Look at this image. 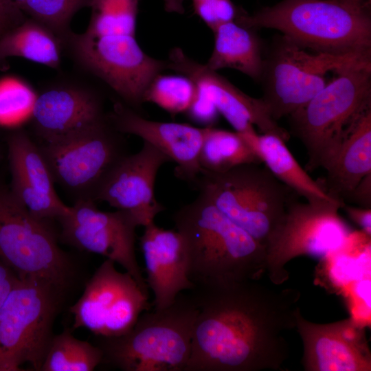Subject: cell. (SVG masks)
<instances>
[{
    "mask_svg": "<svg viewBox=\"0 0 371 371\" xmlns=\"http://www.w3.org/2000/svg\"><path fill=\"white\" fill-rule=\"evenodd\" d=\"M191 291L199 311L185 371L282 368L289 356L284 333L295 328L298 291L249 280Z\"/></svg>",
    "mask_w": 371,
    "mask_h": 371,
    "instance_id": "cell-1",
    "label": "cell"
},
{
    "mask_svg": "<svg viewBox=\"0 0 371 371\" xmlns=\"http://www.w3.org/2000/svg\"><path fill=\"white\" fill-rule=\"evenodd\" d=\"M172 220L185 243L194 289L258 280L267 271L265 247L204 195L177 210Z\"/></svg>",
    "mask_w": 371,
    "mask_h": 371,
    "instance_id": "cell-2",
    "label": "cell"
},
{
    "mask_svg": "<svg viewBox=\"0 0 371 371\" xmlns=\"http://www.w3.org/2000/svg\"><path fill=\"white\" fill-rule=\"evenodd\" d=\"M370 7L333 0H282L235 21L280 31L304 49L335 56L371 58Z\"/></svg>",
    "mask_w": 371,
    "mask_h": 371,
    "instance_id": "cell-3",
    "label": "cell"
},
{
    "mask_svg": "<svg viewBox=\"0 0 371 371\" xmlns=\"http://www.w3.org/2000/svg\"><path fill=\"white\" fill-rule=\"evenodd\" d=\"M333 78L289 117L290 129L305 147L306 170H325L350 126L371 106V60H359L335 71Z\"/></svg>",
    "mask_w": 371,
    "mask_h": 371,
    "instance_id": "cell-4",
    "label": "cell"
},
{
    "mask_svg": "<svg viewBox=\"0 0 371 371\" xmlns=\"http://www.w3.org/2000/svg\"><path fill=\"white\" fill-rule=\"evenodd\" d=\"M198 307L179 294L163 309L146 311L125 334L102 337L103 359L124 371H185Z\"/></svg>",
    "mask_w": 371,
    "mask_h": 371,
    "instance_id": "cell-5",
    "label": "cell"
},
{
    "mask_svg": "<svg viewBox=\"0 0 371 371\" xmlns=\"http://www.w3.org/2000/svg\"><path fill=\"white\" fill-rule=\"evenodd\" d=\"M193 186L265 248L282 222L291 201V190L266 166L256 164L223 172L201 170Z\"/></svg>",
    "mask_w": 371,
    "mask_h": 371,
    "instance_id": "cell-6",
    "label": "cell"
},
{
    "mask_svg": "<svg viewBox=\"0 0 371 371\" xmlns=\"http://www.w3.org/2000/svg\"><path fill=\"white\" fill-rule=\"evenodd\" d=\"M63 293L43 280H21L0 307V371L24 363L41 371Z\"/></svg>",
    "mask_w": 371,
    "mask_h": 371,
    "instance_id": "cell-7",
    "label": "cell"
},
{
    "mask_svg": "<svg viewBox=\"0 0 371 371\" xmlns=\"http://www.w3.org/2000/svg\"><path fill=\"white\" fill-rule=\"evenodd\" d=\"M74 63L113 90L121 102L139 113L148 86L168 69L166 60L146 54L135 36L90 37L73 31L64 43Z\"/></svg>",
    "mask_w": 371,
    "mask_h": 371,
    "instance_id": "cell-8",
    "label": "cell"
},
{
    "mask_svg": "<svg viewBox=\"0 0 371 371\" xmlns=\"http://www.w3.org/2000/svg\"><path fill=\"white\" fill-rule=\"evenodd\" d=\"M0 258L21 279L43 280L64 291L74 275L49 221L32 214L10 190L1 188Z\"/></svg>",
    "mask_w": 371,
    "mask_h": 371,
    "instance_id": "cell-9",
    "label": "cell"
},
{
    "mask_svg": "<svg viewBox=\"0 0 371 371\" xmlns=\"http://www.w3.org/2000/svg\"><path fill=\"white\" fill-rule=\"evenodd\" d=\"M371 58L311 54L288 37L272 42L264 58L259 82L261 97L273 120L289 116L306 104L328 82L326 74L350 63Z\"/></svg>",
    "mask_w": 371,
    "mask_h": 371,
    "instance_id": "cell-10",
    "label": "cell"
},
{
    "mask_svg": "<svg viewBox=\"0 0 371 371\" xmlns=\"http://www.w3.org/2000/svg\"><path fill=\"white\" fill-rule=\"evenodd\" d=\"M106 118L62 139L45 143L41 150L55 183L76 199L95 201L111 171L126 155L125 141Z\"/></svg>",
    "mask_w": 371,
    "mask_h": 371,
    "instance_id": "cell-11",
    "label": "cell"
},
{
    "mask_svg": "<svg viewBox=\"0 0 371 371\" xmlns=\"http://www.w3.org/2000/svg\"><path fill=\"white\" fill-rule=\"evenodd\" d=\"M344 205L289 202L282 222L265 247L267 271L272 283L285 282V266L303 255L324 256L340 249L349 228L339 214Z\"/></svg>",
    "mask_w": 371,
    "mask_h": 371,
    "instance_id": "cell-12",
    "label": "cell"
},
{
    "mask_svg": "<svg viewBox=\"0 0 371 371\" xmlns=\"http://www.w3.org/2000/svg\"><path fill=\"white\" fill-rule=\"evenodd\" d=\"M115 264L106 259L87 282L81 297L70 306L73 329L85 328L102 337L120 336L149 310V295L128 273L117 271Z\"/></svg>",
    "mask_w": 371,
    "mask_h": 371,
    "instance_id": "cell-13",
    "label": "cell"
},
{
    "mask_svg": "<svg viewBox=\"0 0 371 371\" xmlns=\"http://www.w3.org/2000/svg\"><path fill=\"white\" fill-rule=\"evenodd\" d=\"M63 240L74 247L102 255L121 265L148 295V286L135 250V219L127 212L101 211L95 201L76 200L69 212L57 219Z\"/></svg>",
    "mask_w": 371,
    "mask_h": 371,
    "instance_id": "cell-14",
    "label": "cell"
},
{
    "mask_svg": "<svg viewBox=\"0 0 371 371\" xmlns=\"http://www.w3.org/2000/svg\"><path fill=\"white\" fill-rule=\"evenodd\" d=\"M168 69L187 76L198 91L210 100L229 124L238 133L255 131L272 133L285 142L290 133L280 126L269 114L262 98L245 93L218 71L189 56L179 47H174L166 59Z\"/></svg>",
    "mask_w": 371,
    "mask_h": 371,
    "instance_id": "cell-15",
    "label": "cell"
},
{
    "mask_svg": "<svg viewBox=\"0 0 371 371\" xmlns=\"http://www.w3.org/2000/svg\"><path fill=\"white\" fill-rule=\"evenodd\" d=\"M170 159L152 144L143 142L136 153L123 157L111 171L94 201L109 203L116 210L129 214L138 226L154 222L164 210L155 195L157 172Z\"/></svg>",
    "mask_w": 371,
    "mask_h": 371,
    "instance_id": "cell-16",
    "label": "cell"
},
{
    "mask_svg": "<svg viewBox=\"0 0 371 371\" xmlns=\"http://www.w3.org/2000/svg\"><path fill=\"white\" fill-rule=\"evenodd\" d=\"M101 94L92 86L60 80L36 95L31 119L45 143L84 131L106 118Z\"/></svg>",
    "mask_w": 371,
    "mask_h": 371,
    "instance_id": "cell-17",
    "label": "cell"
},
{
    "mask_svg": "<svg viewBox=\"0 0 371 371\" xmlns=\"http://www.w3.org/2000/svg\"><path fill=\"white\" fill-rule=\"evenodd\" d=\"M295 328L303 344L306 371H371V352L361 324L352 318L317 324L298 307Z\"/></svg>",
    "mask_w": 371,
    "mask_h": 371,
    "instance_id": "cell-18",
    "label": "cell"
},
{
    "mask_svg": "<svg viewBox=\"0 0 371 371\" xmlns=\"http://www.w3.org/2000/svg\"><path fill=\"white\" fill-rule=\"evenodd\" d=\"M107 118L117 131L137 136L166 154L176 164L175 175L194 184L202 170L199 154L204 127L150 120L121 101L113 104Z\"/></svg>",
    "mask_w": 371,
    "mask_h": 371,
    "instance_id": "cell-19",
    "label": "cell"
},
{
    "mask_svg": "<svg viewBox=\"0 0 371 371\" xmlns=\"http://www.w3.org/2000/svg\"><path fill=\"white\" fill-rule=\"evenodd\" d=\"M8 144L10 191L16 199L41 219H58L68 214L70 206L57 195L54 179L41 148L23 131L12 134Z\"/></svg>",
    "mask_w": 371,
    "mask_h": 371,
    "instance_id": "cell-20",
    "label": "cell"
},
{
    "mask_svg": "<svg viewBox=\"0 0 371 371\" xmlns=\"http://www.w3.org/2000/svg\"><path fill=\"white\" fill-rule=\"evenodd\" d=\"M144 228L140 245L146 282L154 294V309H163L171 305L181 291L194 289L188 278L186 246L177 230L161 228L155 222Z\"/></svg>",
    "mask_w": 371,
    "mask_h": 371,
    "instance_id": "cell-21",
    "label": "cell"
},
{
    "mask_svg": "<svg viewBox=\"0 0 371 371\" xmlns=\"http://www.w3.org/2000/svg\"><path fill=\"white\" fill-rule=\"evenodd\" d=\"M326 170V177L319 182L330 197L341 203L371 173V106L350 126Z\"/></svg>",
    "mask_w": 371,
    "mask_h": 371,
    "instance_id": "cell-22",
    "label": "cell"
},
{
    "mask_svg": "<svg viewBox=\"0 0 371 371\" xmlns=\"http://www.w3.org/2000/svg\"><path fill=\"white\" fill-rule=\"evenodd\" d=\"M251 147L267 169L292 191L307 202L319 203L341 202L330 197L319 181L303 169L280 136L272 133L258 134L255 131L239 133Z\"/></svg>",
    "mask_w": 371,
    "mask_h": 371,
    "instance_id": "cell-23",
    "label": "cell"
},
{
    "mask_svg": "<svg viewBox=\"0 0 371 371\" xmlns=\"http://www.w3.org/2000/svg\"><path fill=\"white\" fill-rule=\"evenodd\" d=\"M256 30L236 21L218 25L212 31L214 47L206 66L216 71L235 69L259 82L264 56L262 41Z\"/></svg>",
    "mask_w": 371,
    "mask_h": 371,
    "instance_id": "cell-24",
    "label": "cell"
},
{
    "mask_svg": "<svg viewBox=\"0 0 371 371\" xmlns=\"http://www.w3.org/2000/svg\"><path fill=\"white\" fill-rule=\"evenodd\" d=\"M63 49L64 44L56 34L26 17L0 37V63L11 57H19L58 69Z\"/></svg>",
    "mask_w": 371,
    "mask_h": 371,
    "instance_id": "cell-25",
    "label": "cell"
},
{
    "mask_svg": "<svg viewBox=\"0 0 371 371\" xmlns=\"http://www.w3.org/2000/svg\"><path fill=\"white\" fill-rule=\"evenodd\" d=\"M204 128L199 154V164L203 170L223 172L243 164H262L251 147L238 132L214 126Z\"/></svg>",
    "mask_w": 371,
    "mask_h": 371,
    "instance_id": "cell-26",
    "label": "cell"
},
{
    "mask_svg": "<svg viewBox=\"0 0 371 371\" xmlns=\"http://www.w3.org/2000/svg\"><path fill=\"white\" fill-rule=\"evenodd\" d=\"M102 360L99 346L65 330L53 336L41 371H92Z\"/></svg>",
    "mask_w": 371,
    "mask_h": 371,
    "instance_id": "cell-27",
    "label": "cell"
},
{
    "mask_svg": "<svg viewBox=\"0 0 371 371\" xmlns=\"http://www.w3.org/2000/svg\"><path fill=\"white\" fill-rule=\"evenodd\" d=\"M139 0H92L86 31L90 37L109 34L135 35Z\"/></svg>",
    "mask_w": 371,
    "mask_h": 371,
    "instance_id": "cell-28",
    "label": "cell"
},
{
    "mask_svg": "<svg viewBox=\"0 0 371 371\" xmlns=\"http://www.w3.org/2000/svg\"><path fill=\"white\" fill-rule=\"evenodd\" d=\"M92 0H25L21 10L29 18L42 23L65 43L72 32L70 24L80 10L89 8Z\"/></svg>",
    "mask_w": 371,
    "mask_h": 371,
    "instance_id": "cell-29",
    "label": "cell"
},
{
    "mask_svg": "<svg viewBox=\"0 0 371 371\" xmlns=\"http://www.w3.org/2000/svg\"><path fill=\"white\" fill-rule=\"evenodd\" d=\"M196 92V85L187 76L161 74L148 86L144 95V102L155 104L175 115L186 113Z\"/></svg>",
    "mask_w": 371,
    "mask_h": 371,
    "instance_id": "cell-30",
    "label": "cell"
},
{
    "mask_svg": "<svg viewBox=\"0 0 371 371\" xmlns=\"http://www.w3.org/2000/svg\"><path fill=\"white\" fill-rule=\"evenodd\" d=\"M36 95L26 85L8 79L0 82V122H21L32 116Z\"/></svg>",
    "mask_w": 371,
    "mask_h": 371,
    "instance_id": "cell-31",
    "label": "cell"
},
{
    "mask_svg": "<svg viewBox=\"0 0 371 371\" xmlns=\"http://www.w3.org/2000/svg\"><path fill=\"white\" fill-rule=\"evenodd\" d=\"M195 14L213 31L221 23L235 21L240 13L231 0H192Z\"/></svg>",
    "mask_w": 371,
    "mask_h": 371,
    "instance_id": "cell-32",
    "label": "cell"
},
{
    "mask_svg": "<svg viewBox=\"0 0 371 371\" xmlns=\"http://www.w3.org/2000/svg\"><path fill=\"white\" fill-rule=\"evenodd\" d=\"M186 114L194 122L203 125V127H209L213 126L217 121L219 113L213 103L197 89L195 98Z\"/></svg>",
    "mask_w": 371,
    "mask_h": 371,
    "instance_id": "cell-33",
    "label": "cell"
},
{
    "mask_svg": "<svg viewBox=\"0 0 371 371\" xmlns=\"http://www.w3.org/2000/svg\"><path fill=\"white\" fill-rule=\"evenodd\" d=\"M359 207L371 208V173L366 175L345 200Z\"/></svg>",
    "mask_w": 371,
    "mask_h": 371,
    "instance_id": "cell-34",
    "label": "cell"
},
{
    "mask_svg": "<svg viewBox=\"0 0 371 371\" xmlns=\"http://www.w3.org/2000/svg\"><path fill=\"white\" fill-rule=\"evenodd\" d=\"M21 280L17 273L0 258V307Z\"/></svg>",
    "mask_w": 371,
    "mask_h": 371,
    "instance_id": "cell-35",
    "label": "cell"
},
{
    "mask_svg": "<svg viewBox=\"0 0 371 371\" xmlns=\"http://www.w3.org/2000/svg\"><path fill=\"white\" fill-rule=\"evenodd\" d=\"M349 218L358 225L369 238L371 236V208L355 207L344 203L342 207Z\"/></svg>",
    "mask_w": 371,
    "mask_h": 371,
    "instance_id": "cell-36",
    "label": "cell"
},
{
    "mask_svg": "<svg viewBox=\"0 0 371 371\" xmlns=\"http://www.w3.org/2000/svg\"><path fill=\"white\" fill-rule=\"evenodd\" d=\"M25 18L13 15L0 4V37L10 29L23 22Z\"/></svg>",
    "mask_w": 371,
    "mask_h": 371,
    "instance_id": "cell-37",
    "label": "cell"
},
{
    "mask_svg": "<svg viewBox=\"0 0 371 371\" xmlns=\"http://www.w3.org/2000/svg\"><path fill=\"white\" fill-rule=\"evenodd\" d=\"M25 0H0V4L9 12L21 18L27 17L21 10Z\"/></svg>",
    "mask_w": 371,
    "mask_h": 371,
    "instance_id": "cell-38",
    "label": "cell"
},
{
    "mask_svg": "<svg viewBox=\"0 0 371 371\" xmlns=\"http://www.w3.org/2000/svg\"><path fill=\"white\" fill-rule=\"evenodd\" d=\"M164 10L169 13L182 14L185 12V0H161Z\"/></svg>",
    "mask_w": 371,
    "mask_h": 371,
    "instance_id": "cell-39",
    "label": "cell"
},
{
    "mask_svg": "<svg viewBox=\"0 0 371 371\" xmlns=\"http://www.w3.org/2000/svg\"><path fill=\"white\" fill-rule=\"evenodd\" d=\"M337 2L346 3L349 5L361 6V7H370V0H333Z\"/></svg>",
    "mask_w": 371,
    "mask_h": 371,
    "instance_id": "cell-40",
    "label": "cell"
}]
</instances>
